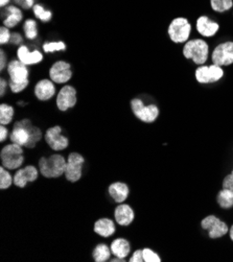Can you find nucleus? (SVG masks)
I'll return each instance as SVG.
<instances>
[{
    "label": "nucleus",
    "instance_id": "41",
    "mask_svg": "<svg viewBox=\"0 0 233 262\" xmlns=\"http://www.w3.org/2000/svg\"><path fill=\"white\" fill-rule=\"evenodd\" d=\"M11 3V0H0V8L4 9L6 7H8Z\"/></svg>",
    "mask_w": 233,
    "mask_h": 262
},
{
    "label": "nucleus",
    "instance_id": "11",
    "mask_svg": "<svg viewBox=\"0 0 233 262\" xmlns=\"http://www.w3.org/2000/svg\"><path fill=\"white\" fill-rule=\"evenodd\" d=\"M48 76L57 85H65L73 76L72 66L65 60H59L53 63L49 67Z\"/></svg>",
    "mask_w": 233,
    "mask_h": 262
},
{
    "label": "nucleus",
    "instance_id": "8",
    "mask_svg": "<svg viewBox=\"0 0 233 262\" xmlns=\"http://www.w3.org/2000/svg\"><path fill=\"white\" fill-rule=\"evenodd\" d=\"M67 164L65 169V179L69 183H76L82 180L83 178V171H84V165H85V157L77 152V151H71L67 156Z\"/></svg>",
    "mask_w": 233,
    "mask_h": 262
},
{
    "label": "nucleus",
    "instance_id": "14",
    "mask_svg": "<svg viewBox=\"0 0 233 262\" xmlns=\"http://www.w3.org/2000/svg\"><path fill=\"white\" fill-rule=\"evenodd\" d=\"M214 64L221 67H227L233 64V41L220 43L215 47L211 54Z\"/></svg>",
    "mask_w": 233,
    "mask_h": 262
},
{
    "label": "nucleus",
    "instance_id": "24",
    "mask_svg": "<svg viewBox=\"0 0 233 262\" xmlns=\"http://www.w3.org/2000/svg\"><path fill=\"white\" fill-rule=\"evenodd\" d=\"M111 248L106 244H98L96 245L91 253V257L95 262H106L111 259Z\"/></svg>",
    "mask_w": 233,
    "mask_h": 262
},
{
    "label": "nucleus",
    "instance_id": "10",
    "mask_svg": "<svg viewBox=\"0 0 233 262\" xmlns=\"http://www.w3.org/2000/svg\"><path fill=\"white\" fill-rule=\"evenodd\" d=\"M44 140L49 148L55 151L65 150L70 143L68 137L63 135L62 126L58 124L50 126L45 130Z\"/></svg>",
    "mask_w": 233,
    "mask_h": 262
},
{
    "label": "nucleus",
    "instance_id": "18",
    "mask_svg": "<svg viewBox=\"0 0 233 262\" xmlns=\"http://www.w3.org/2000/svg\"><path fill=\"white\" fill-rule=\"evenodd\" d=\"M113 216L118 226L129 227L135 221V211L129 204L121 203L114 209Z\"/></svg>",
    "mask_w": 233,
    "mask_h": 262
},
{
    "label": "nucleus",
    "instance_id": "43",
    "mask_svg": "<svg viewBox=\"0 0 233 262\" xmlns=\"http://www.w3.org/2000/svg\"><path fill=\"white\" fill-rule=\"evenodd\" d=\"M232 150H233V148H232Z\"/></svg>",
    "mask_w": 233,
    "mask_h": 262
},
{
    "label": "nucleus",
    "instance_id": "40",
    "mask_svg": "<svg viewBox=\"0 0 233 262\" xmlns=\"http://www.w3.org/2000/svg\"><path fill=\"white\" fill-rule=\"evenodd\" d=\"M10 132L7 125L0 124V142H5L8 138H10Z\"/></svg>",
    "mask_w": 233,
    "mask_h": 262
},
{
    "label": "nucleus",
    "instance_id": "7",
    "mask_svg": "<svg viewBox=\"0 0 233 262\" xmlns=\"http://www.w3.org/2000/svg\"><path fill=\"white\" fill-rule=\"evenodd\" d=\"M130 108L133 115L143 123H154L160 115L157 104H144L140 97H134L130 100Z\"/></svg>",
    "mask_w": 233,
    "mask_h": 262
},
{
    "label": "nucleus",
    "instance_id": "16",
    "mask_svg": "<svg viewBox=\"0 0 233 262\" xmlns=\"http://www.w3.org/2000/svg\"><path fill=\"white\" fill-rule=\"evenodd\" d=\"M57 94L56 84L50 78H42L34 87V95L39 101H49Z\"/></svg>",
    "mask_w": 233,
    "mask_h": 262
},
{
    "label": "nucleus",
    "instance_id": "32",
    "mask_svg": "<svg viewBox=\"0 0 233 262\" xmlns=\"http://www.w3.org/2000/svg\"><path fill=\"white\" fill-rule=\"evenodd\" d=\"M144 262H161V257L157 252H155L151 248L142 249Z\"/></svg>",
    "mask_w": 233,
    "mask_h": 262
},
{
    "label": "nucleus",
    "instance_id": "36",
    "mask_svg": "<svg viewBox=\"0 0 233 262\" xmlns=\"http://www.w3.org/2000/svg\"><path fill=\"white\" fill-rule=\"evenodd\" d=\"M9 57H8V54L7 51L5 49H0V71L4 72L7 67H8V64H9Z\"/></svg>",
    "mask_w": 233,
    "mask_h": 262
},
{
    "label": "nucleus",
    "instance_id": "39",
    "mask_svg": "<svg viewBox=\"0 0 233 262\" xmlns=\"http://www.w3.org/2000/svg\"><path fill=\"white\" fill-rule=\"evenodd\" d=\"M10 88L9 86V81H7L5 77H2L0 78V96L2 97H5L7 92H8V89Z\"/></svg>",
    "mask_w": 233,
    "mask_h": 262
},
{
    "label": "nucleus",
    "instance_id": "37",
    "mask_svg": "<svg viewBox=\"0 0 233 262\" xmlns=\"http://www.w3.org/2000/svg\"><path fill=\"white\" fill-rule=\"evenodd\" d=\"M10 43L13 45V46H20L24 43V39L22 37V35L18 32H14L12 33V37H11V40H10Z\"/></svg>",
    "mask_w": 233,
    "mask_h": 262
},
{
    "label": "nucleus",
    "instance_id": "17",
    "mask_svg": "<svg viewBox=\"0 0 233 262\" xmlns=\"http://www.w3.org/2000/svg\"><path fill=\"white\" fill-rule=\"evenodd\" d=\"M16 55H17V59L27 66L38 65L44 59L43 54L39 49L31 50L30 47L25 44H22L17 48Z\"/></svg>",
    "mask_w": 233,
    "mask_h": 262
},
{
    "label": "nucleus",
    "instance_id": "34",
    "mask_svg": "<svg viewBox=\"0 0 233 262\" xmlns=\"http://www.w3.org/2000/svg\"><path fill=\"white\" fill-rule=\"evenodd\" d=\"M14 5L18 6L22 10H33L34 6L36 5V0H13Z\"/></svg>",
    "mask_w": 233,
    "mask_h": 262
},
{
    "label": "nucleus",
    "instance_id": "26",
    "mask_svg": "<svg viewBox=\"0 0 233 262\" xmlns=\"http://www.w3.org/2000/svg\"><path fill=\"white\" fill-rule=\"evenodd\" d=\"M217 203L223 210L233 208V192L229 189L222 188L217 194Z\"/></svg>",
    "mask_w": 233,
    "mask_h": 262
},
{
    "label": "nucleus",
    "instance_id": "35",
    "mask_svg": "<svg viewBox=\"0 0 233 262\" xmlns=\"http://www.w3.org/2000/svg\"><path fill=\"white\" fill-rule=\"evenodd\" d=\"M222 188L229 189L233 192V168L231 169L230 173L226 174L222 181Z\"/></svg>",
    "mask_w": 233,
    "mask_h": 262
},
{
    "label": "nucleus",
    "instance_id": "22",
    "mask_svg": "<svg viewBox=\"0 0 233 262\" xmlns=\"http://www.w3.org/2000/svg\"><path fill=\"white\" fill-rule=\"evenodd\" d=\"M93 232L102 238H109L116 233L114 221L109 217H101L94 222Z\"/></svg>",
    "mask_w": 233,
    "mask_h": 262
},
{
    "label": "nucleus",
    "instance_id": "23",
    "mask_svg": "<svg viewBox=\"0 0 233 262\" xmlns=\"http://www.w3.org/2000/svg\"><path fill=\"white\" fill-rule=\"evenodd\" d=\"M110 248H111L112 255L114 257H117L120 259H125L129 255H130L131 250H132L130 242L125 238H122V237L114 239L111 243Z\"/></svg>",
    "mask_w": 233,
    "mask_h": 262
},
{
    "label": "nucleus",
    "instance_id": "31",
    "mask_svg": "<svg viewBox=\"0 0 233 262\" xmlns=\"http://www.w3.org/2000/svg\"><path fill=\"white\" fill-rule=\"evenodd\" d=\"M210 7L217 13H225L233 8V0H210Z\"/></svg>",
    "mask_w": 233,
    "mask_h": 262
},
{
    "label": "nucleus",
    "instance_id": "25",
    "mask_svg": "<svg viewBox=\"0 0 233 262\" xmlns=\"http://www.w3.org/2000/svg\"><path fill=\"white\" fill-rule=\"evenodd\" d=\"M22 32L24 34V37L30 41H34L39 36L38 31V23L33 18L25 19L22 24Z\"/></svg>",
    "mask_w": 233,
    "mask_h": 262
},
{
    "label": "nucleus",
    "instance_id": "2",
    "mask_svg": "<svg viewBox=\"0 0 233 262\" xmlns=\"http://www.w3.org/2000/svg\"><path fill=\"white\" fill-rule=\"evenodd\" d=\"M10 90L14 94L23 92L30 86V69L18 59H12L7 67Z\"/></svg>",
    "mask_w": 233,
    "mask_h": 262
},
{
    "label": "nucleus",
    "instance_id": "33",
    "mask_svg": "<svg viewBox=\"0 0 233 262\" xmlns=\"http://www.w3.org/2000/svg\"><path fill=\"white\" fill-rule=\"evenodd\" d=\"M10 30L11 29L7 28L5 25H3L2 28H0V44L2 45H6L10 43V40L12 37V33Z\"/></svg>",
    "mask_w": 233,
    "mask_h": 262
},
{
    "label": "nucleus",
    "instance_id": "9",
    "mask_svg": "<svg viewBox=\"0 0 233 262\" xmlns=\"http://www.w3.org/2000/svg\"><path fill=\"white\" fill-rule=\"evenodd\" d=\"M223 67L211 64V65H201L195 71V78L199 84L208 85L220 82L224 77Z\"/></svg>",
    "mask_w": 233,
    "mask_h": 262
},
{
    "label": "nucleus",
    "instance_id": "6",
    "mask_svg": "<svg viewBox=\"0 0 233 262\" xmlns=\"http://www.w3.org/2000/svg\"><path fill=\"white\" fill-rule=\"evenodd\" d=\"M193 25L185 17L174 18L167 28L170 40L175 44H185L192 35Z\"/></svg>",
    "mask_w": 233,
    "mask_h": 262
},
{
    "label": "nucleus",
    "instance_id": "5",
    "mask_svg": "<svg viewBox=\"0 0 233 262\" xmlns=\"http://www.w3.org/2000/svg\"><path fill=\"white\" fill-rule=\"evenodd\" d=\"M2 165L9 170H17L25 162L23 146L16 143H9L0 150Z\"/></svg>",
    "mask_w": 233,
    "mask_h": 262
},
{
    "label": "nucleus",
    "instance_id": "12",
    "mask_svg": "<svg viewBox=\"0 0 233 262\" xmlns=\"http://www.w3.org/2000/svg\"><path fill=\"white\" fill-rule=\"evenodd\" d=\"M201 228L208 232L210 239L222 238L229 232L228 225L214 214L207 215L201 221Z\"/></svg>",
    "mask_w": 233,
    "mask_h": 262
},
{
    "label": "nucleus",
    "instance_id": "38",
    "mask_svg": "<svg viewBox=\"0 0 233 262\" xmlns=\"http://www.w3.org/2000/svg\"><path fill=\"white\" fill-rule=\"evenodd\" d=\"M130 262H144L143 259V252L142 249H137L134 251V253L132 254V256L129 259Z\"/></svg>",
    "mask_w": 233,
    "mask_h": 262
},
{
    "label": "nucleus",
    "instance_id": "20",
    "mask_svg": "<svg viewBox=\"0 0 233 262\" xmlns=\"http://www.w3.org/2000/svg\"><path fill=\"white\" fill-rule=\"evenodd\" d=\"M108 195L115 204L124 203L130 196V187L121 181L112 182L108 186Z\"/></svg>",
    "mask_w": 233,
    "mask_h": 262
},
{
    "label": "nucleus",
    "instance_id": "19",
    "mask_svg": "<svg viewBox=\"0 0 233 262\" xmlns=\"http://www.w3.org/2000/svg\"><path fill=\"white\" fill-rule=\"evenodd\" d=\"M196 30L204 38H211L220 31V24L208 16L202 15L196 21Z\"/></svg>",
    "mask_w": 233,
    "mask_h": 262
},
{
    "label": "nucleus",
    "instance_id": "15",
    "mask_svg": "<svg viewBox=\"0 0 233 262\" xmlns=\"http://www.w3.org/2000/svg\"><path fill=\"white\" fill-rule=\"evenodd\" d=\"M39 168L35 165H27L16 170L14 174V185L17 188L23 189L27 187L28 183H34L39 179Z\"/></svg>",
    "mask_w": 233,
    "mask_h": 262
},
{
    "label": "nucleus",
    "instance_id": "29",
    "mask_svg": "<svg viewBox=\"0 0 233 262\" xmlns=\"http://www.w3.org/2000/svg\"><path fill=\"white\" fill-rule=\"evenodd\" d=\"M33 13L35 15V17L43 22V23H47L50 22L51 19H53V12L49 11L48 9H46L43 5L41 4H36L33 8Z\"/></svg>",
    "mask_w": 233,
    "mask_h": 262
},
{
    "label": "nucleus",
    "instance_id": "13",
    "mask_svg": "<svg viewBox=\"0 0 233 262\" xmlns=\"http://www.w3.org/2000/svg\"><path fill=\"white\" fill-rule=\"evenodd\" d=\"M77 103V90L72 85H64L57 93L56 107L60 112L73 109Z\"/></svg>",
    "mask_w": 233,
    "mask_h": 262
},
{
    "label": "nucleus",
    "instance_id": "21",
    "mask_svg": "<svg viewBox=\"0 0 233 262\" xmlns=\"http://www.w3.org/2000/svg\"><path fill=\"white\" fill-rule=\"evenodd\" d=\"M4 19L3 25L7 26L9 29H15L23 21L24 14L21 8L16 5H9L8 7L4 8Z\"/></svg>",
    "mask_w": 233,
    "mask_h": 262
},
{
    "label": "nucleus",
    "instance_id": "27",
    "mask_svg": "<svg viewBox=\"0 0 233 262\" xmlns=\"http://www.w3.org/2000/svg\"><path fill=\"white\" fill-rule=\"evenodd\" d=\"M15 117V108L10 103L3 102L0 104V124L9 125Z\"/></svg>",
    "mask_w": 233,
    "mask_h": 262
},
{
    "label": "nucleus",
    "instance_id": "3",
    "mask_svg": "<svg viewBox=\"0 0 233 262\" xmlns=\"http://www.w3.org/2000/svg\"><path fill=\"white\" fill-rule=\"evenodd\" d=\"M67 159L60 154H53L49 157H41L38 161L40 174L45 179H59L65 173Z\"/></svg>",
    "mask_w": 233,
    "mask_h": 262
},
{
    "label": "nucleus",
    "instance_id": "1",
    "mask_svg": "<svg viewBox=\"0 0 233 262\" xmlns=\"http://www.w3.org/2000/svg\"><path fill=\"white\" fill-rule=\"evenodd\" d=\"M43 137L40 126L35 125L30 118H22L15 121L10 134V140L25 148L33 149Z\"/></svg>",
    "mask_w": 233,
    "mask_h": 262
},
{
    "label": "nucleus",
    "instance_id": "28",
    "mask_svg": "<svg viewBox=\"0 0 233 262\" xmlns=\"http://www.w3.org/2000/svg\"><path fill=\"white\" fill-rule=\"evenodd\" d=\"M42 49L45 54H55L59 51H65L67 49V44L62 40H55V41H46L42 45Z\"/></svg>",
    "mask_w": 233,
    "mask_h": 262
},
{
    "label": "nucleus",
    "instance_id": "42",
    "mask_svg": "<svg viewBox=\"0 0 233 262\" xmlns=\"http://www.w3.org/2000/svg\"><path fill=\"white\" fill-rule=\"evenodd\" d=\"M229 237H230V239L233 242V225L229 228Z\"/></svg>",
    "mask_w": 233,
    "mask_h": 262
},
{
    "label": "nucleus",
    "instance_id": "4",
    "mask_svg": "<svg viewBox=\"0 0 233 262\" xmlns=\"http://www.w3.org/2000/svg\"><path fill=\"white\" fill-rule=\"evenodd\" d=\"M183 57L196 65H205L209 58V45L203 39H189L182 48Z\"/></svg>",
    "mask_w": 233,
    "mask_h": 262
},
{
    "label": "nucleus",
    "instance_id": "30",
    "mask_svg": "<svg viewBox=\"0 0 233 262\" xmlns=\"http://www.w3.org/2000/svg\"><path fill=\"white\" fill-rule=\"evenodd\" d=\"M14 185V176L5 166H0V189L7 190Z\"/></svg>",
    "mask_w": 233,
    "mask_h": 262
}]
</instances>
